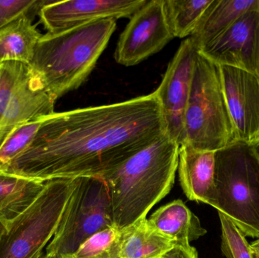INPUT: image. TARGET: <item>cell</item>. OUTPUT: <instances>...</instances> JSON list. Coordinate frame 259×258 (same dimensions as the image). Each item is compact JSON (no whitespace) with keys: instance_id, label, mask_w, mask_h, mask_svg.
I'll use <instances>...</instances> for the list:
<instances>
[{"instance_id":"cell-7","label":"cell","mask_w":259,"mask_h":258,"mask_svg":"<svg viewBox=\"0 0 259 258\" xmlns=\"http://www.w3.org/2000/svg\"><path fill=\"white\" fill-rule=\"evenodd\" d=\"M113 227L110 196L104 180L92 176L77 177L46 254L73 255L94 235Z\"/></svg>"},{"instance_id":"cell-10","label":"cell","mask_w":259,"mask_h":258,"mask_svg":"<svg viewBox=\"0 0 259 258\" xmlns=\"http://www.w3.org/2000/svg\"><path fill=\"white\" fill-rule=\"evenodd\" d=\"M235 142L252 145L259 138V76L218 65Z\"/></svg>"},{"instance_id":"cell-3","label":"cell","mask_w":259,"mask_h":258,"mask_svg":"<svg viewBox=\"0 0 259 258\" xmlns=\"http://www.w3.org/2000/svg\"><path fill=\"white\" fill-rule=\"evenodd\" d=\"M115 29L116 20L109 18L42 35L30 66L56 101L84 83Z\"/></svg>"},{"instance_id":"cell-15","label":"cell","mask_w":259,"mask_h":258,"mask_svg":"<svg viewBox=\"0 0 259 258\" xmlns=\"http://www.w3.org/2000/svg\"><path fill=\"white\" fill-rule=\"evenodd\" d=\"M147 220L151 227L175 245H190L207 233L198 217L181 199L160 208Z\"/></svg>"},{"instance_id":"cell-14","label":"cell","mask_w":259,"mask_h":258,"mask_svg":"<svg viewBox=\"0 0 259 258\" xmlns=\"http://www.w3.org/2000/svg\"><path fill=\"white\" fill-rule=\"evenodd\" d=\"M178 170L180 183L187 198L213 207L215 195V152L181 145Z\"/></svg>"},{"instance_id":"cell-24","label":"cell","mask_w":259,"mask_h":258,"mask_svg":"<svg viewBox=\"0 0 259 258\" xmlns=\"http://www.w3.org/2000/svg\"><path fill=\"white\" fill-rule=\"evenodd\" d=\"M222 251L227 258H254L250 245L239 229L220 212Z\"/></svg>"},{"instance_id":"cell-21","label":"cell","mask_w":259,"mask_h":258,"mask_svg":"<svg viewBox=\"0 0 259 258\" xmlns=\"http://www.w3.org/2000/svg\"><path fill=\"white\" fill-rule=\"evenodd\" d=\"M44 118L15 128L0 145V169L6 171L10 164L32 143Z\"/></svg>"},{"instance_id":"cell-2","label":"cell","mask_w":259,"mask_h":258,"mask_svg":"<svg viewBox=\"0 0 259 258\" xmlns=\"http://www.w3.org/2000/svg\"><path fill=\"white\" fill-rule=\"evenodd\" d=\"M180 145L164 135L101 176L109 189L114 226L118 230L146 218L170 192L179 163Z\"/></svg>"},{"instance_id":"cell-16","label":"cell","mask_w":259,"mask_h":258,"mask_svg":"<svg viewBox=\"0 0 259 258\" xmlns=\"http://www.w3.org/2000/svg\"><path fill=\"white\" fill-rule=\"evenodd\" d=\"M259 6V0H212L193 38L197 50L226 31L240 16Z\"/></svg>"},{"instance_id":"cell-28","label":"cell","mask_w":259,"mask_h":258,"mask_svg":"<svg viewBox=\"0 0 259 258\" xmlns=\"http://www.w3.org/2000/svg\"><path fill=\"white\" fill-rule=\"evenodd\" d=\"M250 146L252 147L254 153H255V156H256V157L258 158L259 160V138L255 142H254L252 145H250Z\"/></svg>"},{"instance_id":"cell-17","label":"cell","mask_w":259,"mask_h":258,"mask_svg":"<svg viewBox=\"0 0 259 258\" xmlns=\"http://www.w3.org/2000/svg\"><path fill=\"white\" fill-rule=\"evenodd\" d=\"M45 184L0 169V220L7 226L33 204Z\"/></svg>"},{"instance_id":"cell-18","label":"cell","mask_w":259,"mask_h":258,"mask_svg":"<svg viewBox=\"0 0 259 258\" xmlns=\"http://www.w3.org/2000/svg\"><path fill=\"white\" fill-rule=\"evenodd\" d=\"M29 17L0 29V64L17 62L30 65L42 34Z\"/></svg>"},{"instance_id":"cell-19","label":"cell","mask_w":259,"mask_h":258,"mask_svg":"<svg viewBox=\"0 0 259 258\" xmlns=\"http://www.w3.org/2000/svg\"><path fill=\"white\" fill-rule=\"evenodd\" d=\"M121 258H156L168 251L175 243L141 220L120 230Z\"/></svg>"},{"instance_id":"cell-25","label":"cell","mask_w":259,"mask_h":258,"mask_svg":"<svg viewBox=\"0 0 259 258\" xmlns=\"http://www.w3.org/2000/svg\"><path fill=\"white\" fill-rule=\"evenodd\" d=\"M52 0H0V29L23 17L33 19Z\"/></svg>"},{"instance_id":"cell-27","label":"cell","mask_w":259,"mask_h":258,"mask_svg":"<svg viewBox=\"0 0 259 258\" xmlns=\"http://www.w3.org/2000/svg\"><path fill=\"white\" fill-rule=\"evenodd\" d=\"M250 248L252 249V252L256 254L259 258V239L254 241L253 242L250 244Z\"/></svg>"},{"instance_id":"cell-4","label":"cell","mask_w":259,"mask_h":258,"mask_svg":"<svg viewBox=\"0 0 259 258\" xmlns=\"http://www.w3.org/2000/svg\"><path fill=\"white\" fill-rule=\"evenodd\" d=\"M213 208L245 237L259 239V160L250 145L234 142L215 152Z\"/></svg>"},{"instance_id":"cell-23","label":"cell","mask_w":259,"mask_h":258,"mask_svg":"<svg viewBox=\"0 0 259 258\" xmlns=\"http://www.w3.org/2000/svg\"><path fill=\"white\" fill-rule=\"evenodd\" d=\"M30 68V65L21 62L0 64V126L14 93Z\"/></svg>"},{"instance_id":"cell-20","label":"cell","mask_w":259,"mask_h":258,"mask_svg":"<svg viewBox=\"0 0 259 258\" xmlns=\"http://www.w3.org/2000/svg\"><path fill=\"white\" fill-rule=\"evenodd\" d=\"M212 0H163L164 16L174 38L190 37Z\"/></svg>"},{"instance_id":"cell-22","label":"cell","mask_w":259,"mask_h":258,"mask_svg":"<svg viewBox=\"0 0 259 258\" xmlns=\"http://www.w3.org/2000/svg\"><path fill=\"white\" fill-rule=\"evenodd\" d=\"M73 258H121L120 230L106 229L84 242Z\"/></svg>"},{"instance_id":"cell-5","label":"cell","mask_w":259,"mask_h":258,"mask_svg":"<svg viewBox=\"0 0 259 258\" xmlns=\"http://www.w3.org/2000/svg\"><path fill=\"white\" fill-rule=\"evenodd\" d=\"M234 142L219 66L197 53L181 145L216 152Z\"/></svg>"},{"instance_id":"cell-6","label":"cell","mask_w":259,"mask_h":258,"mask_svg":"<svg viewBox=\"0 0 259 258\" xmlns=\"http://www.w3.org/2000/svg\"><path fill=\"white\" fill-rule=\"evenodd\" d=\"M75 178L46 182L33 204L6 226L0 240V258H41L59 227Z\"/></svg>"},{"instance_id":"cell-11","label":"cell","mask_w":259,"mask_h":258,"mask_svg":"<svg viewBox=\"0 0 259 258\" xmlns=\"http://www.w3.org/2000/svg\"><path fill=\"white\" fill-rule=\"evenodd\" d=\"M198 53L215 65L239 68L259 76V6L243 14Z\"/></svg>"},{"instance_id":"cell-13","label":"cell","mask_w":259,"mask_h":258,"mask_svg":"<svg viewBox=\"0 0 259 258\" xmlns=\"http://www.w3.org/2000/svg\"><path fill=\"white\" fill-rule=\"evenodd\" d=\"M55 102L42 79L30 68L17 88L5 114L0 126V145L17 127L54 113Z\"/></svg>"},{"instance_id":"cell-26","label":"cell","mask_w":259,"mask_h":258,"mask_svg":"<svg viewBox=\"0 0 259 258\" xmlns=\"http://www.w3.org/2000/svg\"><path fill=\"white\" fill-rule=\"evenodd\" d=\"M156 258H199L196 248L191 245H175Z\"/></svg>"},{"instance_id":"cell-8","label":"cell","mask_w":259,"mask_h":258,"mask_svg":"<svg viewBox=\"0 0 259 258\" xmlns=\"http://www.w3.org/2000/svg\"><path fill=\"white\" fill-rule=\"evenodd\" d=\"M198 50L193 38L182 41L164 73L156 90L165 135L181 146L184 136V119L193 80Z\"/></svg>"},{"instance_id":"cell-1","label":"cell","mask_w":259,"mask_h":258,"mask_svg":"<svg viewBox=\"0 0 259 258\" xmlns=\"http://www.w3.org/2000/svg\"><path fill=\"white\" fill-rule=\"evenodd\" d=\"M165 135L155 93L54 112L6 171L42 182L101 177Z\"/></svg>"},{"instance_id":"cell-29","label":"cell","mask_w":259,"mask_h":258,"mask_svg":"<svg viewBox=\"0 0 259 258\" xmlns=\"http://www.w3.org/2000/svg\"><path fill=\"white\" fill-rule=\"evenodd\" d=\"M41 258H73L71 256L56 255V254H47Z\"/></svg>"},{"instance_id":"cell-30","label":"cell","mask_w":259,"mask_h":258,"mask_svg":"<svg viewBox=\"0 0 259 258\" xmlns=\"http://www.w3.org/2000/svg\"><path fill=\"white\" fill-rule=\"evenodd\" d=\"M6 231V225L0 220V240H1L2 236Z\"/></svg>"},{"instance_id":"cell-9","label":"cell","mask_w":259,"mask_h":258,"mask_svg":"<svg viewBox=\"0 0 259 258\" xmlns=\"http://www.w3.org/2000/svg\"><path fill=\"white\" fill-rule=\"evenodd\" d=\"M130 18L115 48V59L120 65H138L174 39L166 22L163 0L146 2Z\"/></svg>"},{"instance_id":"cell-12","label":"cell","mask_w":259,"mask_h":258,"mask_svg":"<svg viewBox=\"0 0 259 258\" xmlns=\"http://www.w3.org/2000/svg\"><path fill=\"white\" fill-rule=\"evenodd\" d=\"M147 0L53 1L42 8L41 22L48 33H59L103 19L131 18Z\"/></svg>"},{"instance_id":"cell-31","label":"cell","mask_w":259,"mask_h":258,"mask_svg":"<svg viewBox=\"0 0 259 258\" xmlns=\"http://www.w3.org/2000/svg\"><path fill=\"white\" fill-rule=\"evenodd\" d=\"M252 253H253V252H252ZM253 257H254V258H258V256H257L256 254H254V253H253Z\"/></svg>"}]
</instances>
